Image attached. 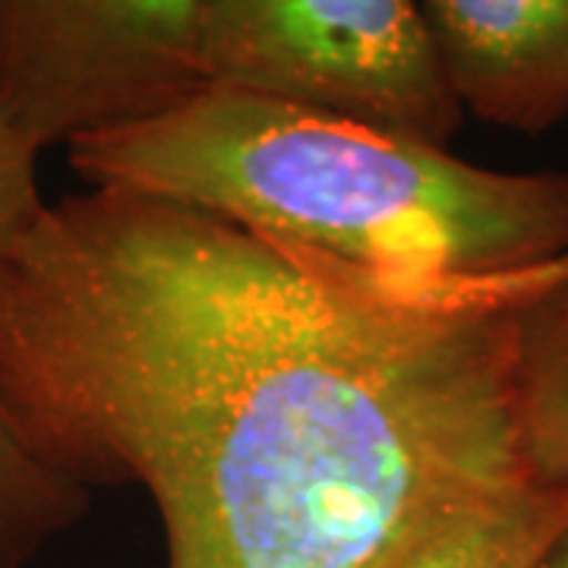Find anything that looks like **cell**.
<instances>
[{
	"instance_id": "obj_3",
	"label": "cell",
	"mask_w": 568,
	"mask_h": 568,
	"mask_svg": "<svg viewBox=\"0 0 568 568\" xmlns=\"http://www.w3.org/2000/svg\"><path fill=\"white\" fill-rule=\"evenodd\" d=\"M212 89L446 145L462 123L420 3L205 0Z\"/></svg>"
},
{
	"instance_id": "obj_5",
	"label": "cell",
	"mask_w": 568,
	"mask_h": 568,
	"mask_svg": "<svg viewBox=\"0 0 568 568\" xmlns=\"http://www.w3.org/2000/svg\"><path fill=\"white\" fill-rule=\"evenodd\" d=\"M462 111L518 133L568 118V0H424Z\"/></svg>"
},
{
	"instance_id": "obj_1",
	"label": "cell",
	"mask_w": 568,
	"mask_h": 568,
	"mask_svg": "<svg viewBox=\"0 0 568 568\" xmlns=\"http://www.w3.org/2000/svg\"><path fill=\"white\" fill-rule=\"evenodd\" d=\"M0 417L73 487H140L168 568H405L530 487L511 316L121 186L0 256Z\"/></svg>"
},
{
	"instance_id": "obj_9",
	"label": "cell",
	"mask_w": 568,
	"mask_h": 568,
	"mask_svg": "<svg viewBox=\"0 0 568 568\" xmlns=\"http://www.w3.org/2000/svg\"><path fill=\"white\" fill-rule=\"evenodd\" d=\"M361 282L392 304L439 313H511L568 282V250L547 263L480 278H376L351 265Z\"/></svg>"
},
{
	"instance_id": "obj_10",
	"label": "cell",
	"mask_w": 568,
	"mask_h": 568,
	"mask_svg": "<svg viewBox=\"0 0 568 568\" xmlns=\"http://www.w3.org/2000/svg\"><path fill=\"white\" fill-rule=\"evenodd\" d=\"M39 152L0 123V256L48 205L39 186Z\"/></svg>"
},
{
	"instance_id": "obj_8",
	"label": "cell",
	"mask_w": 568,
	"mask_h": 568,
	"mask_svg": "<svg viewBox=\"0 0 568 568\" xmlns=\"http://www.w3.org/2000/svg\"><path fill=\"white\" fill-rule=\"evenodd\" d=\"M89 508L92 493L41 467L0 417V568L32 566Z\"/></svg>"
},
{
	"instance_id": "obj_11",
	"label": "cell",
	"mask_w": 568,
	"mask_h": 568,
	"mask_svg": "<svg viewBox=\"0 0 568 568\" xmlns=\"http://www.w3.org/2000/svg\"><path fill=\"white\" fill-rule=\"evenodd\" d=\"M534 568H568V528L549 544V549Z\"/></svg>"
},
{
	"instance_id": "obj_6",
	"label": "cell",
	"mask_w": 568,
	"mask_h": 568,
	"mask_svg": "<svg viewBox=\"0 0 568 568\" xmlns=\"http://www.w3.org/2000/svg\"><path fill=\"white\" fill-rule=\"evenodd\" d=\"M511 316V388L530 480L568 484V282Z\"/></svg>"
},
{
	"instance_id": "obj_2",
	"label": "cell",
	"mask_w": 568,
	"mask_h": 568,
	"mask_svg": "<svg viewBox=\"0 0 568 568\" xmlns=\"http://www.w3.org/2000/svg\"><path fill=\"white\" fill-rule=\"evenodd\" d=\"M67 159L89 186L193 205L376 278H480L568 250L566 171H496L237 89L73 142Z\"/></svg>"
},
{
	"instance_id": "obj_4",
	"label": "cell",
	"mask_w": 568,
	"mask_h": 568,
	"mask_svg": "<svg viewBox=\"0 0 568 568\" xmlns=\"http://www.w3.org/2000/svg\"><path fill=\"white\" fill-rule=\"evenodd\" d=\"M209 89L205 0H0V123L39 155Z\"/></svg>"
},
{
	"instance_id": "obj_7",
	"label": "cell",
	"mask_w": 568,
	"mask_h": 568,
	"mask_svg": "<svg viewBox=\"0 0 568 568\" xmlns=\"http://www.w3.org/2000/svg\"><path fill=\"white\" fill-rule=\"evenodd\" d=\"M566 528L568 484H530L448 528L405 568H534Z\"/></svg>"
}]
</instances>
